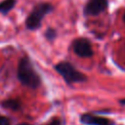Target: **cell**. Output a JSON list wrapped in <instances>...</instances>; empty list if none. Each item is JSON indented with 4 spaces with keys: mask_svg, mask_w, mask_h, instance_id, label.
Segmentation results:
<instances>
[{
    "mask_svg": "<svg viewBox=\"0 0 125 125\" xmlns=\"http://www.w3.org/2000/svg\"><path fill=\"white\" fill-rule=\"evenodd\" d=\"M74 53L81 58H90L93 56V49L91 43L86 38H77L72 43Z\"/></svg>",
    "mask_w": 125,
    "mask_h": 125,
    "instance_id": "4",
    "label": "cell"
},
{
    "mask_svg": "<svg viewBox=\"0 0 125 125\" xmlns=\"http://www.w3.org/2000/svg\"><path fill=\"white\" fill-rule=\"evenodd\" d=\"M55 69L62 76V78L67 83H75V82H83L87 78L86 76L78 71L72 64L67 62H61L55 65Z\"/></svg>",
    "mask_w": 125,
    "mask_h": 125,
    "instance_id": "3",
    "label": "cell"
},
{
    "mask_svg": "<svg viewBox=\"0 0 125 125\" xmlns=\"http://www.w3.org/2000/svg\"><path fill=\"white\" fill-rule=\"evenodd\" d=\"M19 125H29V124H26V123H21V124H19Z\"/></svg>",
    "mask_w": 125,
    "mask_h": 125,
    "instance_id": "13",
    "label": "cell"
},
{
    "mask_svg": "<svg viewBox=\"0 0 125 125\" xmlns=\"http://www.w3.org/2000/svg\"><path fill=\"white\" fill-rule=\"evenodd\" d=\"M54 7L49 3H41L36 5L25 21V25L30 30H35L40 27L43 18L51 13Z\"/></svg>",
    "mask_w": 125,
    "mask_h": 125,
    "instance_id": "2",
    "label": "cell"
},
{
    "mask_svg": "<svg viewBox=\"0 0 125 125\" xmlns=\"http://www.w3.org/2000/svg\"><path fill=\"white\" fill-rule=\"evenodd\" d=\"M18 78L21 84L32 89L37 88L41 83L40 76L33 67L30 60L26 57H23L19 62Z\"/></svg>",
    "mask_w": 125,
    "mask_h": 125,
    "instance_id": "1",
    "label": "cell"
},
{
    "mask_svg": "<svg viewBox=\"0 0 125 125\" xmlns=\"http://www.w3.org/2000/svg\"><path fill=\"white\" fill-rule=\"evenodd\" d=\"M123 21H124V22H125V14H124V17H123Z\"/></svg>",
    "mask_w": 125,
    "mask_h": 125,
    "instance_id": "14",
    "label": "cell"
},
{
    "mask_svg": "<svg viewBox=\"0 0 125 125\" xmlns=\"http://www.w3.org/2000/svg\"><path fill=\"white\" fill-rule=\"evenodd\" d=\"M16 4V0H4L0 3V13L6 15L10 12Z\"/></svg>",
    "mask_w": 125,
    "mask_h": 125,
    "instance_id": "7",
    "label": "cell"
},
{
    "mask_svg": "<svg viewBox=\"0 0 125 125\" xmlns=\"http://www.w3.org/2000/svg\"><path fill=\"white\" fill-rule=\"evenodd\" d=\"M107 7V0H90L84 9L87 16H97L104 12Z\"/></svg>",
    "mask_w": 125,
    "mask_h": 125,
    "instance_id": "5",
    "label": "cell"
},
{
    "mask_svg": "<svg viewBox=\"0 0 125 125\" xmlns=\"http://www.w3.org/2000/svg\"><path fill=\"white\" fill-rule=\"evenodd\" d=\"M45 36H46V38H47L48 40L51 41V40H53V39L56 38L57 32H56V30L53 29V28H48V29L46 30V32H45Z\"/></svg>",
    "mask_w": 125,
    "mask_h": 125,
    "instance_id": "9",
    "label": "cell"
},
{
    "mask_svg": "<svg viewBox=\"0 0 125 125\" xmlns=\"http://www.w3.org/2000/svg\"><path fill=\"white\" fill-rule=\"evenodd\" d=\"M48 125H62V124H61L60 119H58V118H54V119H52V120L48 123Z\"/></svg>",
    "mask_w": 125,
    "mask_h": 125,
    "instance_id": "11",
    "label": "cell"
},
{
    "mask_svg": "<svg viewBox=\"0 0 125 125\" xmlns=\"http://www.w3.org/2000/svg\"><path fill=\"white\" fill-rule=\"evenodd\" d=\"M81 122L86 125H114V122L105 117L93 115L90 113L83 114L81 116Z\"/></svg>",
    "mask_w": 125,
    "mask_h": 125,
    "instance_id": "6",
    "label": "cell"
},
{
    "mask_svg": "<svg viewBox=\"0 0 125 125\" xmlns=\"http://www.w3.org/2000/svg\"><path fill=\"white\" fill-rule=\"evenodd\" d=\"M0 125H10L9 119L4 117V116H1L0 117Z\"/></svg>",
    "mask_w": 125,
    "mask_h": 125,
    "instance_id": "10",
    "label": "cell"
},
{
    "mask_svg": "<svg viewBox=\"0 0 125 125\" xmlns=\"http://www.w3.org/2000/svg\"><path fill=\"white\" fill-rule=\"evenodd\" d=\"M3 104H4V106L12 108V109H18L20 107V103L16 100H8V101L4 102Z\"/></svg>",
    "mask_w": 125,
    "mask_h": 125,
    "instance_id": "8",
    "label": "cell"
},
{
    "mask_svg": "<svg viewBox=\"0 0 125 125\" xmlns=\"http://www.w3.org/2000/svg\"><path fill=\"white\" fill-rule=\"evenodd\" d=\"M120 103H121V104H125V99H124V100H121V101H120Z\"/></svg>",
    "mask_w": 125,
    "mask_h": 125,
    "instance_id": "12",
    "label": "cell"
}]
</instances>
